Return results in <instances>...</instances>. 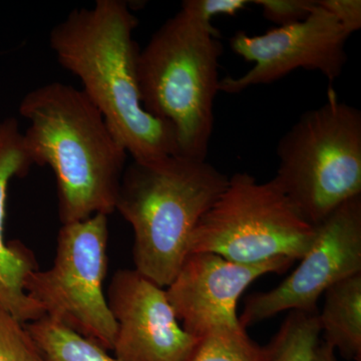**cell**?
<instances>
[{
  "mask_svg": "<svg viewBox=\"0 0 361 361\" xmlns=\"http://www.w3.org/2000/svg\"><path fill=\"white\" fill-rule=\"evenodd\" d=\"M266 20L278 26L293 25L305 20L316 6L313 0H254Z\"/></svg>",
  "mask_w": 361,
  "mask_h": 361,
  "instance_id": "ac0fdd59",
  "label": "cell"
},
{
  "mask_svg": "<svg viewBox=\"0 0 361 361\" xmlns=\"http://www.w3.org/2000/svg\"><path fill=\"white\" fill-rule=\"evenodd\" d=\"M334 351L336 349L329 343L325 341H319L315 348L313 361H337Z\"/></svg>",
  "mask_w": 361,
  "mask_h": 361,
  "instance_id": "44dd1931",
  "label": "cell"
},
{
  "mask_svg": "<svg viewBox=\"0 0 361 361\" xmlns=\"http://www.w3.org/2000/svg\"><path fill=\"white\" fill-rule=\"evenodd\" d=\"M318 313L325 342L345 360L361 361V273L332 285Z\"/></svg>",
  "mask_w": 361,
  "mask_h": 361,
  "instance_id": "4fadbf2b",
  "label": "cell"
},
{
  "mask_svg": "<svg viewBox=\"0 0 361 361\" xmlns=\"http://www.w3.org/2000/svg\"><path fill=\"white\" fill-rule=\"evenodd\" d=\"M314 240L300 264L281 284L249 296L239 322L243 329L286 310L317 312L332 285L361 273V195L315 226Z\"/></svg>",
  "mask_w": 361,
  "mask_h": 361,
  "instance_id": "ba28073f",
  "label": "cell"
},
{
  "mask_svg": "<svg viewBox=\"0 0 361 361\" xmlns=\"http://www.w3.org/2000/svg\"><path fill=\"white\" fill-rule=\"evenodd\" d=\"M273 178L311 225L361 195V113L329 90L319 108L306 111L277 146Z\"/></svg>",
  "mask_w": 361,
  "mask_h": 361,
  "instance_id": "5b68a950",
  "label": "cell"
},
{
  "mask_svg": "<svg viewBox=\"0 0 361 361\" xmlns=\"http://www.w3.org/2000/svg\"><path fill=\"white\" fill-rule=\"evenodd\" d=\"M137 26L127 2L97 0L52 28L49 45L59 65L80 78L82 92L133 160L178 155L172 127L142 108L137 82Z\"/></svg>",
  "mask_w": 361,
  "mask_h": 361,
  "instance_id": "6da1fadb",
  "label": "cell"
},
{
  "mask_svg": "<svg viewBox=\"0 0 361 361\" xmlns=\"http://www.w3.org/2000/svg\"><path fill=\"white\" fill-rule=\"evenodd\" d=\"M190 361H267L260 348L246 329L224 330L202 339Z\"/></svg>",
  "mask_w": 361,
  "mask_h": 361,
  "instance_id": "2e32d148",
  "label": "cell"
},
{
  "mask_svg": "<svg viewBox=\"0 0 361 361\" xmlns=\"http://www.w3.org/2000/svg\"><path fill=\"white\" fill-rule=\"evenodd\" d=\"M228 182L207 160L178 155L126 166L116 210L134 230L135 269L166 288L189 255L197 225Z\"/></svg>",
  "mask_w": 361,
  "mask_h": 361,
  "instance_id": "3957f363",
  "label": "cell"
},
{
  "mask_svg": "<svg viewBox=\"0 0 361 361\" xmlns=\"http://www.w3.org/2000/svg\"><path fill=\"white\" fill-rule=\"evenodd\" d=\"M315 233L274 180L260 183L249 173H235L197 225L189 254L208 252L247 265L300 260Z\"/></svg>",
  "mask_w": 361,
  "mask_h": 361,
  "instance_id": "8992f818",
  "label": "cell"
},
{
  "mask_svg": "<svg viewBox=\"0 0 361 361\" xmlns=\"http://www.w3.org/2000/svg\"><path fill=\"white\" fill-rule=\"evenodd\" d=\"M25 327L44 361H118L96 342L47 316Z\"/></svg>",
  "mask_w": 361,
  "mask_h": 361,
  "instance_id": "5bb4252c",
  "label": "cell"
},
{
  "mask_svg": "<svg viewBox=\"0 0 361 361\" xmlns=\"http://www.w3.org/2000/svg\"><path fill=\"white\" fill-rule=\"evenodd\" d=\"M35 166L18 120L0 122V306L20 322L30 323L45 316L42 307L25 290L26 278L39 270L33 252L18 240L6 241L7 190L14 177H25Z\"/></svg>",
  "mask_w": 361,
  "mask_h": 361,
  "instance_id": "7c38bea8",
  "label": "cell"
},
{
  "mask_svg": "<svg viewBox=\"0 0 361 361\" xmlns=\"http://www.w3.org/2000/svg\"><path fill=\"white\" fill-rule=\"evenodd\" d=\"M317 4L334 16L349 35L360 30V0H317Z\"/></svg>",
  "mask_w": 361,
  "mask_h": 361,
  "instance_id": "d6986e66",
  "label": "cell"
},
{
  "mask_svg": "<svg viewBox=\"0 0 361 361\" xmlns=\"http://www.w3.org/2000/svg\"><path fill=\"white\" fill-rule=\"evenodd\" d=\"M350 37L317 1L300 23L277 26L260 35L237 32L230 40L233 51L254 66L239 78H222L219 92L239 94L255 85L272 84L298 68L319 71L334 82L348 61L345 45Z\"/></svg>",
  "mask_w": 361,
  "mask_h": 361,
  "instance_id": "9c48e42d",
  "label": "cell"
},
{
  "mask_svg": "<svg viewBox=\"0 0 361 361\" xmlns=\"http://www.w3.org/2000/svg\"><path fill=\"white\" fill-rule=\"evenodd\" d=\"M20 114L33 164L56 176L61 224L115 212L128 153L85 92L49 82L25 94Z\"/></svg>",
  "mask_w": 361,
  "mask_h": 361,
  "instance_id": "7a4b0ae2",
  "label": "cell"
},
{
  "mask_svg": "<svg viewBox=\"0 0 361 361\" xmlns=\"http://www.w3.org/2000/svg\"><path fill=\"white\" fill-rule=\"evenodd\" d=\"M293 262L277 258L262 264H240L197 252L185 259L166 293L183 329L202 341L215 332L245 329L237 315L243 292L259 277L284 272Z\"/></svg>",
  "mask_w": 361,
  "mask_h": 361,
  "instance_id": "30bf717a",
  "label": "cell"
},
{
  "mask_svg": "<svg viewBox=\"0 0 361 361\" xmlns=\"http://www.w3.org/2000/svg\"><path fill=\"white\" fill-rule=\"evenodd\" d=\"M222 54L212 23L184 6L140 49L137 75L142 108L172 127L178 156L207 159Z\"/></svg>",
  "mask_w": 361,
  "mask_h": 361,
  "instance_id": "277c9868",
  "label": "cell"
},
{
  "mask_svg": "<svg viewBox=\"0 0 361 361\" xmlns=\"http://www.w3.org/2000/svg\"><path fill=\"white\" fill-rule=\"evenodd\" d=\"M118 361H190L201 339L188 334L166 289L135 269L116 271L108 290Z\"/></svg>",
  "mask_w": 361,
  "mask_h": 361,
  "instance_id": "8fae6325",
  "label": "cell"
},
{
  "mask_svg": "<svg viewBox=\"0 0 361 361\" xmlns=\"http://www.w3.org/2000/svg\"><path fill=\"white\" fill-rule=\"evenodd\" d=\"M108 224V216L96 214L61 226L54 264L30 273L25 290L45 316L109 351L113 350L118 325L103 290Z\"/></svg>",
  "mask_w": 361,
  "mask_h": 361,
  "instance_id": "52a82bcc",
  "label": "cell"
},
{
  "mask_svg": "<svg viewBox=\"0 0 361 361\" xmlns=\"http://www.w3.org/2000/svg\"><path fill=\"white\" fill-rule=\"evenodd\" d=\"M0 361H44L25 323L1 306Z\"/></svg>",
  "mask_w": 361,
  "mask_h": 361,
  "instance_id": "e0dca14e",
  "label": "cell"
},
{
  "mask_svg": "<svg viewBox=\"0 0 361 361\" xmlns=\"http://www.w3.org/2000/svg\"><path fill=\"white\" fill-rule=\"evenodd\" d=\"M322 334L317 312L292 310L264 351L267 361H313Z\"/></svg>",
  "mask_w": 361,
  "mask_h": 361,
  "instance_id": "9a60e30c",
  "label": "cell"
},
{
  "mask_svg": "<svg viewBox=\"0 0 361 361\" xmlns=\"http://www.w3.org/2000/svg\"><path fill=\"white\" fill-rule=\"evenodd\" d=\"M251 1L247 0H186L182 6L191 9L203 20L212 23L217 16H236Z\"/></svg>",
  "mask_w": 361,
  "mask_h": 361,
  "instance_id": "ffe728a7",
  "label": "cell"
}]
</instances>
